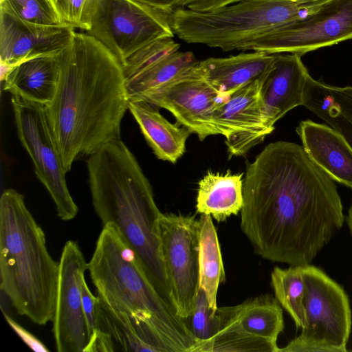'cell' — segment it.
<instances>
[{"instance_id":"1","label":"cell","mask_w":352,"mask_h":352,"mask_svg":"<svg viewBox=\"0 0 352 352\" xmlns=\"http://www.w3.org/2000/svg\"><path fill=\"white\" fill-rule=\"evenodd\" d=\"M241 228L262 258L311 265L344 221L333 180L294 142L267 144L247 165Z\"/></svg>"},{"instance_id":"2","label":"cell","mask_w":352,"mask_h":352,"mask_svg":"<svg viewBox=\"0 0 352 352\" xmlns=\"http://www.w3.org/2000/svg\"><path fill=\"white\" fill-rule=\"evenodd\" d=\"M57 57L56 89L45 111L67 173L76 160L120 139L129 98L121 63L91 36L75 31Z\"/></svg>"},{"instance_id":"3","label":"cell","mask_w":352,"mask_h":352,"mask_svg":"<svg viewBox=\"0 0 352 352\" xmlns=\"http://www.w3.org/2000/svg\"><path fill=\"white\" fill-rule=\"evenodd\" d=\"M97 307L140 333L158 352H194L186 320L156 289L140 258L113 223L103 225L87 268Z\"/></svg>"},{"instance_id":"4","label":"cell","mask_w":352,"mask_h":352,"mask_svg":"<svg viewBox=\"0 0 352 352\" xmlns=\"http://www.w3.org/2000/svg\"><path fill=\"white\" fill-rule=\"evenodd\" d=\"M88 157L89 185L96 214L103 225L117 226L156 289L170 302L157 232L162 213L150 182L121 139Z\"/></svg>"},{"instance_id":"5","label":"cell","mask_w":352,"mask_h":352,"mask_svg":"<svg viewBox=\"0 0 352 352\" xmlns=\"http://www.w3.org/2000/svg\"><path fill=\"white\" fill-rule=\"evenodd\" d=\"M0 278L1 292L19 314L39 325L52 321L59 263L50 254L23 195L12 188L0 198Z\"/></svg>"},{"instance_id":"6","label":"cell","mask_w":352,"mask_h":352,"mask_svg":"<svg viewBox=\"0 0 352 352\" xmlns=\"http://www.w3.org/2000/svg\"><path fill=\"white\" fill-rule=\"evenodd\" d=\"M327 0H244L209 12L182 7L170 14L181 40L219 48L247 51L274 29L313 12Z\"/></svg>"},{"instance_id":"7","label":"cell","mask_w":352,"mask_h":352,"mask_svg":"<svg viewBox=\"0 0 352 352\" xmlns=\"http://www.w3.org/2000/svg\"><path fill=\"white\" fill-rule=\"evenodd\" d=\"M170 14L137 0H89L81 30L100 42L122 65L148 44L173 38Z\"/></svg>"},{"instance_id":"8","label":"cell","mask_w":352,"mask_h":352,"mask_svg":"<svg viewBox=\"0 0 352 352\" xmlns=\"http://www.w3.org/2000/svg\"><path fill=\"white\" fill-rule=\"evenodd\" d=\"M305 327L279 352H346L352 325L349 297L321 269L302 266Z\"/></svg>"},{"instance_id":"9","label":"cell","mask_w":352,"mask_h":352,"mask_svg":"<svg viewBox=\"0 0 352 352\" xmlns=\"http://www.w3.org/2000/svg\"><path fill=\"white\" fill-rule=\"evenodd\" d=\"M11 102L19 138L33 162L36 177L52 197L58 217L63 221L74 219L78 208L67 185L45 105L16 95Z\"/></svg>"},{"instance_id":"10","label":"cell","mask_w":352,"mask_h":352,"mask_svg":"<svg viewBox=\"0 0 352 352\" xmlns=\"http://www.w3.org/2000/svg\"><path fill=\"white\" fill-rule=\"evenodd\" d=\"M157 232L169 298L178 315L186 319L193 311L199 291V219L162 213Z\"/></svg>"},{"instance_id":"11","label":"cell","mask_w":352,"mask_h":352,"mask_svg":"<svg viewBox=\"0 0 352 352\" xmlns=\"http://www.w3.org/2000/svg\"><path fill=\"white\" fill-rule=\"evenodd\" d=\"M352 39V0H327L313 12L274 29L247 50L300 56Z\"/></svg>"},{"instance_id":"12","label":"cell","mask_w":352,"mask_h":352,"mask_svg":"<svg viewBox=\"0 0 352 352\" xmlns=\"http://www.w3.org/2000/svg\"><path fill=\"white\" fill-rule=\"evenodd\" d=\"M230 96L213 88L203 77L197 63L142 100L170 111L177 123L203 141L210 135H219L213 122V114Z\"/></svg>"},{"instance_id":"13","label":"cell","mask_w":352,"mask_h":352,"mask_svg":"<svg viewBox=\"0 0 352 352\" xmlns=\"http://www.w3.org/2000/svg\"><path fill=\"white\" fill-rule=\"evenodd\" d=\"M88 268L78 244L67 241L59 261L52 331L58 352H84L89 333L82 302V286Z\"/></svg>"},{"instance_id":"14","label":"cell","mask_w":352,"mask_h":352,"mask_svg":"<svg viewBox=\"0 0 352 352\" xmlns=\"http://www.w3.org/2000/svg\"><path fill=\"white\" fill-rule=\"evenodd\" d=\"M173 38L155 41L122 65L129 100H142L197 65L191 52H182Z\"/></svg>"},{"instance_id":"15","label":"cell","mask_w":352,"mask_h":352,"mask_svg":"<svg viewBox=\"0 0 352 352\" xmlns=\"http://www.w3.org/2000/svg\"><path fill=\"white\" fill-rule=\"evenodd\" d=\"M263 76L233 93L213 114L219 135L226 138L229 158L244 155L273 131L266 124L263 110Z\"/></svg>"},{"instance_id":"16","label":"cell","mask_w":352,"mask_h":352,"mask_svg":"<svg viewBox=\"0 0 352 352\" xmlns=\"http://www.w3.org/2000/svg\"><path fill=\"white\" fill-rule=\"evenodd\" d=\"M74 29L30 23L0 10L1 65L11 68L30 58L56 54L69 43Z\"/></svg>"},{"instance_id":"17","label":"cell","mask_w":352,"mask_h":352,"mask_svg":"<svg viewBox=\"0 0 352 352\" xmlns=\"http://www.w3.org/2000/svg\"><path fill=\"white\" fill-rule=\"evenodd\" d=\"M310 75L297 54H274L271 68L262 78L261 98L267 125L275 123L288 111L303 106L305 87Z\"/></svg>"},{"instance_id":"18","label":"cell","mask_w":352,"mask_h":352,"mask_svg":"<svg viewBox=\"0 0 352 352\" xmlns=\"http://www.w3.org/2000/svg\"><path fill=\"white\" fill-rule=\"evenodd\" d=\"M309 157L333 181L352 188V148L345 138L327 124L309 120L296 128Z\"/></svg>"},{"instance_id":"19","label":"cell","mask_w":352,"mask_h":352,"mask_svg":"<svg viewBox=\"0 0 352 352\" xmlns=\"http://www.w3.org/2000/svg\"><path fill=\"white\" fill-rule=\"evenodd\" d=\"M218 333L237 331L277 342L284 329L283 310L272 295H261L231 307H217Z\"/></svg>"},{"instance_id":"20","label":"cell","mask_w":352,"mask_h":352,"mask_svg":"<svg viewBox=\"0 0 352 352\" xmlns=\"http://www.w3.org/2000/svg\"><path fill=\"white\" fill-rule=\"evenodd\" d=\"M274 54L254 51L225 58L198 61L197 68L217 91L231 96L248 83L261 78L272 67Z\"/></svg>"},{"instance_id":"21","label":"cell","mask_w":352,"mask_h":352,"mask_svg":"<svg viewBox=\"0 0 352 352\" xmlns=\"http://www.w3.org/2000/svg\"><path fill=\"white\" fill-rule=\"evenodd\" d=\"M129 110L158 159L175 163L184 155L186 140L192 134L188 129L170 122L157 107L144 100H129Z\"/></svg>"},{"instance_id":"22","label":"cell","mask_w":352,"mask_h":352,"mask_svg":"<svg viewBox=\"0 0 352 352\" xmlns=\"http://www.w3.org/2000/svg\"><path fill=\"white\" fill-rule=\"evenodd\" d=\"M57 54L30 58L11 67L1 80L3 90L45 105L50 103L58 82Z\"/></svg>"},{"instance_id":"23","label":"cell","mask_w":352,"mask_h":352,"mask_svg":"<svg viewBox=\"0 0 352 352\" xmlns=\"http://www.w3.org/2000/svg\"><path fill=\"white\" fill-rule=\"evenodd\" d=\"M303 106L340 133L352 148V87H337L310 76Z\"/></svg>"},{"instance_id":"24","label":"cell","mask_w":352,"mask_h":352,"mask_svg":"<svg viewBox=\"0 0 352 352\" xmlns=\"http://www.w3.org/2000/svg\"><path fill=\"white\" fill-rule=\"evenodd\" d=\"M243 175L208 172L198 183L197 212L217 221L237 214L243 203Z\"/></svg>"},{"instance_id":"25","label":"cell","mask_w":352,"mask_h":352,"mask_svg":"<svg viewBox=\"0 0 352 352\" xmlns=\"http://www.w3.org/2000/svg\"><path fill=\"white\" fill-rule=\"evenodd\" d=\"M199 222V289L205 292L210 308L216 311L219 285L226 280L223 263L212 217L201 214Z\"/></svg>"},{"instance_id":"26","label":"cell","mask_w":352,"mask_h":352,"mask_svg":"<svg viewBox=\"0 0 352 352\" xmlns=\"http://www.w3.org/2000/svg\"><path fill=\"white\" fill-rule=\"evenodd\" d=\"M271 284L275 298L292 318L296 327H305V283L302 266L291 265L286 269L274 267L271 273Z\"/></svg>"},{"instance_id":"27","label":"cell","mask_w":352,"mask_h":352,"mask_svg":"<svg viewBox=\"0 0 352 352\" xmlns=\"http://www.w3.org/2000/svg\"><path fill=\"white\" fill-rule=\"evenodd\" d=\"M279 352L277 342L237 331H221L200 352Z\"/></svg>"},{"instance_id":"28","label":"cell","mask_w":352,"mask_h":352,"mask_svg":"<svg viewBox=\"0 0 352 352\" xmlns=\"http://www.w3.org/2000/svg\"><path fill=\"white\" fill-rule=\"evenodd\" d=\"M0 10L35 24L68 25L62 21L52 0H0Z\"/></svg>"},{"instance_id":"29","label":"cell","mask_w":352,"mask_h":352,"mask_svg":"<svg viewBox=\"0 0 352 352\" xmlns=\"http://www.w3.org/2000/svg\"><path fill=\"white\" fill-rule=\"evenodd\" d=\"M186 320L197 342L194 352H200L217 334L219 326L217 311L210 308L202 289H199L193 311Z\"/></svg>"},{"instance_id":"30","label":"cell","mask_w":352,"mask_h":352,"mask_svg":"<svg viewBox=\"0 0 352 352\" xmlns=\"http://www.w3.org/2000/svg\"><path fill=\"white\" fill-rule=\"evenodd\" d=\"M62 21L82 29L84 10L89 0H52Z\"/></svg>"},{"instance_id":"31","label":"cell","mask_w":352,"mask_h":352,"mask_svg":"<svg viewBox=\"0 0 352 352\" xmlns=\"http://www.w3.org/2000/svg\"><path fill=\"white\" fill-rule=\"evenodd\" d=\"M82 302L88 329L89 342L96 336L98 331L97 297L91 293L85 280L83 281L82 286Z\"/></svg>"},{"instance_id":"32","label":"cell","mask_w":352,"mask_h":352,"mask_svg":"<svg viewBox=\"0 0 352 352\" xmlns=\"http://www.w3.org/2000/svg\"><path fill=\"white\" fill-rule=\"evenodd\" d=\"M5 318L9 325L19 336V337L32 350L36 352H48L49 349L34 336L30 333L28 331L24 329L22 326L18 324L9 316L3 312Z\"/></svg>"},{"instance_id":"33","label":"cell","mask_w":352,"mask_h":352,"mask_svg":"<svg viewBox=\"0 0 352 352\" xmlns=\"http://www.w3.org/2000/svg\"><path fill=\"white\" fill-rule=\"evenodd\" d=\"M244 0H183L179 7L197 12H209Z\"/></svg>"},{"instance_id":"34","label":"cell","mask_w":352,"mask_h":352,"mask_svg":"<svg viewBox=\"0 0 352 352\" xmlns=\"http://www.w3.org/2000/svg\"><path fill=\"white\" fill-rule=\"evenodd\" d=\"M160 11L171 13L180 6L183 0H137Z\"/></svg>"},{"instance_id":"35","label":"cell","mask_w":352,"mask_h":352,"mask_svg":"<svg viewBox=\"0 0 352 352\" xmlns=\"http://www.w3.org/2000/svg\"><path fill=\"white\" fill-rule=\"evenodd\" d=\"M346 223L349 227V232L352 236V201L346 217Z\"/></svg>"}]
</instances>
